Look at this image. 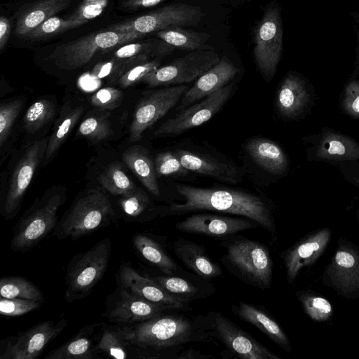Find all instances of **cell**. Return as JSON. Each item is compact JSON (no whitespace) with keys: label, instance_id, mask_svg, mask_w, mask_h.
Returning a JSON list of instances; mask_svg holds the SVG:
<instances>
[{"label":"cell","instance_id":"1","mask_svg":"<svg viewBox=\"0 0 359 359\" xmlns=\"http://www.w3.org/2000/svg\"><path fill=\"white\" fill-rule=\"evenodd\" d=\"M176 189L184 197V201L169 206V214L212 210L241 215L257 222L272 235H276L274 218L270 208L256 195L233 189L201 188L183 184H177Z\"/></svg>","mask_w":359,"mask_h":359},{"label":"cell","instance_id":"2","mask_svg":"<svg viewBox=\"0 0 359 359\" xmlns=\"http://www.w3.org/2000/svg\"><path fill=\"white\" fill-rule=\"evenodd\" d=\"M116 331L126 345L157 351L203 341L210 335L204 324H197L184 316L163 313L145 321L126 325Z\"/></svg>","mask_w":359,"mask_h":359},{"label":"cell","instance_id":"3","mask_svg":"<svg viewBox=\"0 0 359 359\" xmlns=\"http://www.w3.org/2000/svg\"><path fill=\"white\" fill-rule=\"evenodd\" d=\"M114 216L105 191L93 189L81 194L57 223L52 235L76 241L108 225Z\"/></svg>","mask_w":359,"mask_h":359},{"label":"cell","instance_id":"4","mask_svg":"<svg viewBox=\"0 0 359 359\" xmlns=\"http://www.w3.org/2000/svg\"><path fill=\"white\" fill-rule=\"evenodd\" d=\"M65 201V193L55 191L36 201L14 226L11 249L27 252L53 231L57 224V212Z\"/></svg>","mask_w":359,"mask_h":359},{"label":"cell","instance_id":"5","mask_svg":"<svg viewBox=\"0 0 359 359\" xmlns=\"http://www.w3.org/2000/svg\"><path fill=\"white\" fill-rule=\"evenodd\" d=\"M144 36L109 28L62 44L50 53L49 57L62 69H75L84 67L97 54L112 50L118 46Z\"/></svg>","mask_w":359,"mask_h":359},{"label":"cell","instance_id":"6","mask_svg":"<svg viewBox=\"0 0 359 359\" xmlns=\"http://www.w3.org/2000/svg\"><path fill=\"white\" fill-rule=\"evenodd\" d=\"M224 255L225 264L245 283L260 289L270 287L273 262L267 248L247 238L229 242Z\"/></svg>","mask_w":359,"mask_h":359},{"label":"cell","instance_id":"7","mask_svg":"<svg viewBox=\"0 0 359 359\" xmlns=\"http://www.w3.org/2000/svg\"><path fill=\"white\" fill-rule=\"evenodd\" d=\"M111 252V242L109 238H104L86 252L72 257L65 276L67 302H72L90 294L107 270Z\"/></svg>","mask_w":359,"mask_h":359},{"label":"cell","instance_id":"8","mask_svg":"<svg viewBox=\"0 0 359 359\" xmlns=\"http://www.w3.org/2000/svg\"><path fill=\"white\" fill-rule=\"evenodd\" d=\"M321 280L343 298L359 299V246L340 237Z\"/></svg>","mask_w":359,"mask_h":359},{"label":"cell","instance_id":"9","mask_svg":"<svg viewBox=\"0 0 359 359\" xmlns=\"http://www.w3.org/2000/svg\"><path fill=\"white\" fill-rule=\"evenodd\" d=\"M203 15L200 6L176 3L114 25L110 28L145 36L170 27L196 25Z\"/></svg>","mask_w":359,"mask_h":359},{"label":"cell","instance_id":"10","mask_svg":"<svg viewBox=\"0 0 359 359\" xmlns=\"http://www.w3.org/2000/svg\"><path fill=\"white\" fill-rule=\"evenodd\" d=\"M213 50L191 51L170 64L147 74L141 82L148 87L190 83L200 77L219 61Z\"/></svg>","mask_w":359,"mask_h":359},{"label":"cell","instance_id":"11","mask_svg":"<svg viewBox=\"0 0 359 359\" xmlns=\"http://www.w3.org/2000/svg\"><path fill=\"white\" fill-rule=\"evenodd\" d=\"M283 49V27L276 5L270 6L255 32V62L264 77L271 79L279 63Z\"/></svg>","mask_w":359,"mask_h":359},{"label":"cell","instance_id":"12","mask_svg":"<svg viewBox=\"0 0 359 359\" xmlns=\"http://www.w3.org/2000/svg\"><path fill=\"white\" fill-rule=\"evenodd\" d=\"M206 319L204 325L210 335L219 339L233 355L245 359L280 358L222 313L211 312Z\"/></svg>","mask_w":359,"mask_h":359},{"label":"cell","instance_id":"13","mask_svg":"<svg viewBox=\"0 0 359 359\" xmlns=\"http://www.w3.org/2000/svg\"><path fill=\"white\" fill-rule=\"evenodd\" d=\"M48 142L43 138L32 142L25 151L11 175L2 214L6 219H12L18 212L26 190L35 171L43 160Z\"/></svg>","mask_w":359,"mask_h":359},{"label":"cell","instance_id":"14","mask_svg":"<svg viewBox=\"0 0 359 359\" xmlns=\"http://www.w3.org/2000/svg\"><path fill=\"white\" fill-rule=\"evenodd\" d=\"M188 90L186 84L166 87L151 92L137 105L130 126L129 141L137 142L143 133L162 118Z\"/></svg>","mask_w":359,"mask_h":359},{"label":"cell","instance_id":"15","mask_svg":"<svg viewBox=\"0 0 359 359\" xmlns=\"http://www.w3.org/2000/svg\"><path fill=\"white\" fill-rule=\"evenodd\" d=\"M233 88L232 83L226 85L205 97L201 102L182 110L176 116L163 123L155 130L154 135H176L207 122L221 109L229 99Z\"/></svg>","mask_w":359,"mask_h":359},{"label":"cell","instance_id":"16","mask_svg":"<svg viewBox=\"0 0 359 359\" xmlns=\"http://www.w3.org/2000/svg\"><path fill=\"white\" fill-rule=\"evenodd\" d=\"M67 322L61 319L40 323L27 330L7 339L0 359H34L65 328Z\"/></svg>","mask_w":359,"mask_h":359},{"label":"cell","instance_id":"17","mask_svg":"<svg viewBox=\"0 0 359 359\" xmlns=\"http://www.w3.org/2000/svg\"><path fill=\"white\" fill-rule=\"evenodd\" d=\"M332 236L330 227L311 231L280 253L289 284H294L304 267L313 266L327 249Z\"/></svg>","mask_w":359,"mask_h":359},{"label":"cell","instance_id":"18","mask_svg":"<svg viewBox=\"0 0 359 359\" xmlns=\"http://www.w3.org/2000/svg\"><path fill=\"white\" fill-rule=\"evenodd\" d=\"M103 316L114 323L130 324L149 320L168 310L124 288L118 287L113 294Z\"/></svg>","mask_w":359,"mask_h":359},{"label":"cell","instance_id":"19","mask_svg":"<svg viewBox=\"0 0 359 359\" xmlns=\"http://www.w3.org/2000/svg\"><path fill=\"white\" fill-rule=\"evenodd\" d=\"M313 145L308 150L310 161L348 162L359 160V142L353 138L330 128H323L309 137Z\"/></svg>","mask_w":359,"mask_h":359},{"label":"cell","instance_id":"20","mask_svg":"<svg viewBox=\"0 0 359 359\" xmlns=\"http://www.w3.org/2000/svg\"><path fill=\"white\" fill-rule=\"evenodd\" d=\"M118 284L133 293L167 309L191 310L189 305L190 300L169 293L154 280L141 276L129 264L121 266Z\"/></svg>","mask_w":359,"mask_h":359},{"label":"cell","instance_id":"21","mask_svg":"<svg viewBox=\"0 0 359 359\" xmlns=\"http://www.w3.org/2000/svg\"><path fill=\"white\" fill-rule=\"evenodd\" d=\"M255 222L241 217L212 214H194L177 222L175 227L185 233L209 236H227L257 226Z\"/></svg>","mask_w":359,"mask_h":359},{"label":"cell","instance_id":"22","mask_svg":"<svg viewBox=\"0 0 359 359\" xmlns=\"http://www.w3.org/2000/svg\"><path fill=\"white\" fill-rule=\"evenodd\" d=\"M239 72L226 56L198 78L194 85L184 94L178 109H184L201 98L225 86Z\"/></svg>","mask_w":359,"mask_h":359},{"label":"cell","instance_id":"23","mask_svg":"<svg viewBox=\"0 0 359 359\" xmlns=\"http://www.w3.org/2000/svg\"><path fill=\"white\" fill-rule=\"evenodd\" d=\"M311 103V94L305 81L290 74L282 81L276 95V106L280 114L287 118L302 115Z\"/></svg>","mask_w":359,"mask_h":359},{"label":"cell","instance_id":"24","mask_svg":"<svg viewBox=\"0 0 359 359\" xmlns=\"http://www.w3.org/2000/svg\"><path fill=\"white\" fill-rule=\"evenodd\" d=\"M174 152L182 165L189 171L231 184L238 183L241 180L236 168L228 163L188 150L177 149Z\"/></svg>","mask_w":359,"mask_h":359},{"label":"cell","instance_id":"25","mask_svg":"<svg viewBox=\"0 0 359 359\" xmlns=\"http://www.w3.org/2000/svg\"><path fill=\"white\" fill-rule=\"evenodd\" d=\"M175 255L190 269L204 279H212L223 273L220 266L206 253L203 245L179 237L173 243Z\"/></svg>","mask_w":359,"mask_h":359},{"label":"cell","instance_id":"26","mask_svg":"<svg viewBox=\"0 0 359 359\" xmlns=\"http://www.w3.org/2000/svg\"><path fill=\"white\" fill-rule=\"evenodd\" d=\"M245 149L253 161L266 172L281 175L287 171V156L276 142L264 138H253L247 142Z\"/></svg>","mask_w":359,"mask_h":359},{"label":"cell","instance_id":"27","mask_svg":"<svg viewBox=\"0 0 359 359\" xmlns=\"http://www.w3.org/2000/svg\"><path fill=\"white\" fill-rule=\"evenodd\" d=\"M233 312L260 331L287 353H291L290 339L280 325L268 313L261 309L245 302H240L233 306Z\"/></svg>","mask_w":359,"mask_h":359},{"label":"cell","instance_id":"28","mask_svg":"<svg viewBox=\"0 0 359 359\" xmlns=\"http://www.w3.org/2000/svg\"><path fill=\"white\" fill-rule=\"evenodd\" d=\"M122 158L147 189L154 196L159 197L160 189L154 161L148 150L141 146H134L123 153Z\"/></svg>","mask_w":359,"mask_h":359},{"label":"cell","instance_id":"29","mask_svg":"<svg viewBox=\"0 0 359 359\" xmlns=\"http://www.w3.org/2000/svg\"><path fill=\"white\" fill-rule=\"evenodd\" d=\"M72 0H40L30 5L18 17L15 34L26 36L47 19L68 7Z\"/></svg>","mask_w":359,"mask_h":359},{"label":"cell","instance_id":"30","mask_svg":"<svg viewBox=\"0 0 359 359\" xmlns=\"http://www.w3.org/2000/svg\"><path fill=\"white\" fill-rule=\"evenodd\" d=\"M97 324L83 326L74 337L51 351L45 359H93L95 358L92 334Z\"/></svg>","mask_w":359,"mask_h":359},{"label":"cell","instance_id":"31","mask_svg":"<svg viewBox=\"0 0 359 359\" xmlns=\"http://www.w3.org/2000/svg\"><path fill=\"white\" fill-rule=\"evenodd\" d=\"M158 39L169 45L187 50H213L207 45L206 41L210 35L205 32H198L183 29L182 27H175L156 32Z\"/></svg>","mask_w":359,"mask_h":359},{"label":"cell","instance_id":"32","mask_svg":"<svg viewBox=\"0 0 359 359\" xmlns=\"http://www.w3.org/2000/svg\"><path fill=\"white\" fill-rule=\"evenodd\" d=\"M133 244L144 259L156 266L164 274L172 275L177 271V264L161 246L150 237L137 233L133 237Z\"/></svg>","mask_w":359,"mask_h":359},{"label":"cell","instance_id":"33","mask_svg":"<svg viewBox=\"0 0 359 359\" xmlns=\"http://www.w3.org/2000/svg\"><path fill=\"white\" fill-rule=\"evenodd\" d=\"M0 294L6 299L20 298L42 302L44 299L34 284L18 276H7L0 279Z\"/></svg>","mask_w":359,"mask_h":359},{"label":"cell","instance_id":"34","mask_svg":"<svg viewBox=\"0 0 359 359\" xmlns=\"http://www.w3.org/2000/svg\"><path fill=\"white\" fill-rule=\"evenodd\" d=\"M296 297L311 320L325 323L332 318V305L325 297L311 290L297 291Z\"/></svg>","mask_w":359,"mask_h":359},{"label":"cell","instance_id":"35","mask_svg":"<svg viewBox=\"0 0 359 359\" xmlns=\"http://www.w3.org/2000/svg\"><path fill=\"white\" fill-rule=\"evenodd\" d=\"M83 111V107L79 106L69 110L62 116L59 124L48 138L46 151L43 160V165L49 161L65 142L69 133L80 119Z\"/></svg>","mask_w":359,"mask_h":359},{"label":"cell","instance_id":"36","mask_svg":"<svg viewBox=\"0 0 359 359\" xmlns=\"http://www.w3.org/2000/svg\"><path fill=\"white\" fill-rule=\"evenodd\" d=\"M98 179L104 189L113 195L126 196L137 189L119 164L109 165Z\"/></svg>","mask_w":359,"mask_h":359},{"label":"cell","instance_id":"37","mask_svg":"<svg viewBox=\"0 0 359 359\" xmlns=\"http://www.w3.org/2000/svg\"><path fill=\"white\" fill-rule=\"evenodd\" d=\"M55 112V104L50 100L41 99L34 102L25 114V128L29 133L36 132L53 118Z\"/></svg>","mask_w":359,"mask_h":359},{"label":"cell","instance_id":"38","mask_svg":"<svg viewBox=\"0 0 359 359\" xmlns=\"http://www.w3.org/2000/svg\"><path fill=\"white\" fill-rule=\"evenodd\" d=\"M119 203L122 210L130 219L140 222L143 220V214L151 205L149 196L139 189L121 196Z\"/></svg>","mask_w":359,"mask_h":359},{"label":"cell","instance_id":"39","mask_svg":"<svg viewBox=\"0 0 359 359\" xmlns=\"http://www.w3.org/2000/svg\"><path fill=\"white\" fill-rule=\"evenodd\" d=\"M158 284L169 293L180 298L190 300L198 297V289L191 282L177 277L166 275L152 278Z\"/></svg>","mask_w":359,"mask_h":359},{"label":"cell","instance_id":"40","mask_svg":"<svg viewBox=\"0 0 359 359\" xmlns=\"http://www.w3.org/2000/svg\"><path fill=\"white\" fill-rule=\"evenodd\" d=\"M78 133L93 142L108 138L112 133L109 120L102 116H92L85 118L79 125Z\"/></svg>","mask_w":359,"mask_h":359},{"label":"cell","instance_id":"41","mask_svg":"<svg viewBox=\"0 0 359 359\" xmlns=\"http://www.w3.org/2000/svg\"><path fill=\"white\" fill-rule=\"evenodd\" d=\"M154 165L157 177L187 175L189 172L182 165L174 151L158 154L154 159Z\"/></svg>","mask_w":359,"mask_h":359},{"label":"cell","instance_id":"42","mask_svg":"<svg viewBox=\"0 0 359 359\" xmlns=\"http://www.w3.org/2000/svg\"><path fill=\"white\" fill-rule=\"evenodd\" d=\"M107 4L108 0H83L67 19L73 21L76 27L100 15Z\"/></svg>","mask_w":359,"mask_h":359},{"label":"cell","instance_id":"43","mask_svg":"<svg viewBox=\"0 0 359 359\" xmlns=\"http://www.w3.org/2000/svg\"><path fill=\"white\" fill-rule=\"evenodd\" d=\"M22 106V100L16 99L0 106V145L2 147L8 139L13 125Z\"/></svg>","mask_w":359,"mask_h":359},{"label":"cell","instance_id":"44","mask_svg":"<svg viewBox=\"0 0 359 359\" xmlns=\"http://www.w3.org/2000/svg\"><path fill=\"white\" fill-rule=\"evenodd\" d=\"M125 343L117 331L106 328L104 330L96 349L116 359H125L127 353Z\"/></svg>","mask_w":359,"mask_h":359},{"label":"cell","instance_id":"45","mask_svg":"<svg viewBox=\"0 0 359 359\" xmlns=\"http://www.w3.org/2000/svg\"><path fill=\"white\" fill-rule=\"evenodd\" d=\"M160 64L158 59H154L136 65L122 74L116 81L123 88L131 86L141 81L147 74L157 69Z\"/></svg>","mask_w":359,"mask_h":359},{"label":"cell","instance_id":"46","mask_svg":"<svg viewBox=\"0 0 359 359\" xmlns=\"http://www.w3.org/2000/svg\"><path fill=\"white\" fill-rule=\"evenodd\" d=\"M72 28L74 27L72 20L53 16L40 24L25 36L31 39H38Z\"/></svg>","mask_w":359,"mask_h":359},{"label":"cell","instance_id":"47","mask_svg":"<svg viewBox=\"0 0 359 359\" xmlns=\"http://www.w3.org/2000/svg\"><path fill=\"white\" fill-rule=\"evenodd\" d=\"M42 302L13 298L1 297L0 313L6 316H19L38 309Z\"/></svg>","mask_w":359,"mask_h":359},{"label":"cell","instance_id":"48","mask_svg":"<svg viewBox=\"0 0 359 359\" xmlns=\"http://www.w3.org/2000/svg\"><path fill=\"white\" fill-rule=\"evenodd\" d=\"M340 105L343 111L353 118H359V81H349L341 93Z\"/></svg>","mask_w":359,"mask_h":359},{"label":"cell","instance_id":"49","mask_svg":"<svg viewBox=\"0 0 359 359\" xmlns=\"http://www.w3.org/2000/svg\"><path fill=\"white\" fill-rule=\"evenodd\" d=\"M122 99L121 90L113 87H105L91 96L90 103L101 109H114L120 105Z\"/></svg>","mask_w":359,"mask_h":359},{"label":"cell","instance_id":"50","mask_svg":"<svg viewBox=\"0 0 359 359\" xmlns=\"http://www.w3.org/2000/svg\"><path fill=\"white\" fill-rule=\"evenodd\" d=\"M123 66V61L112 57L108 61L100 62L95 66L91 72V76L99 79L109 76L111 81H116Z\"/></svg>","mask_w":359,"mask_h":359},{"label":"cell","instance_id":"51","mask_svg":"<svg viewBox=\"0 0 359 359\" xmlns=\"http://www.w3.org/2000/svg\"><path fill=\"white\" fill-rule=\"evenodd\" d=\"M341 167V172L344 177L351 184L359 188V164H344Z\"/></svg>","mask_w":359,"mask_h":359},{"label":"cell","instance_id":"52","mask_svg":"<svg viewBox=\"0 0 359 359\" xmlns=\"http://www.w3.org/2000/svg\"><path fill=\"white\" fill-rule=\"evenodd\" d=\"M165 0H126L123 7L130 9H140L156 6Z\"/></svg>","mask_w":359,"mask_h":359},{"label":"cell","instance_id":"53","mask_svg":"<svg viewBox=\"0 0 359 359\" xmlns=\"http://www.w3.org/2000/svg\"><path fill=\"white\" fill-rule=\"evenodd\" d=\"M11 23L7 18L1 15L0 18V50H3L11 34Z\"/></svg>","mask_w":359,"mask_h":359},{"label":"cell","instance_id":"54","mask_svg":"<svg viewBox=\"0 0 359 359\" xmlns=\"http://www.w3.org/2000/svg\"><path fill=\"white\" fill-rule=\"evenodd\" d=\"M177 358H205L206 356L201 355L199 352L195 350H187L176 357Z\"/></svg>","mask_w":359,"mask_h":359},{"label":"cell","instance_id":"55","mask_svg":"<svg viewBox=\"0 0 359 359\" xmlns=\"http://www.w3.org/2000/svg\"><path fill=\"white\" fill-rule=\"evenodd\" d=\"M356 218H357L358 224L359 225V209H358L356 211Z\"/></svg>","mask_w":359,"mask_h":359}]
</instances>
